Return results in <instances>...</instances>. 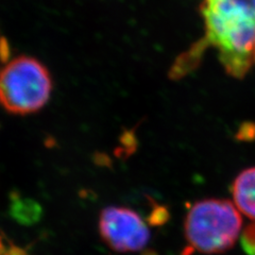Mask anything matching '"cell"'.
I'll return each mask as SVG.
<instances>
[{
  "instance_id": "cell-1",
  "label": "cell",
  "mask_w": 255,
  "mask_h": 255,
  "mask_svg": "<svg viewBox=\"0 0 255 255\" xmlns=\"http://www.w3.org/2000/svg\"><path fill=\"white\" fill-rule=\"evenodd\" d=\"M201 13L204 38L175 63L171 76L187 74L198 54L213 47L228 75L246 77L255 64V0H203Z\"/></svg>"
},
{
  "instance_id": "cell-2",
  "label": "cell",
  "mask_w": 255,
  "mask_h": 255,
  "mask_svg": "<svg viewBox=\"0 0 255 255\" xmlns=\"http://www.w3.org/2000/svg\"><path fill=\"white\" fill-rule=\"evenodd\" d=\"M243 218L233 202L203 199L189 207L184 220L187 242L185 254H220L235 246L241 236Z\"/></svg>"
},
{
  "instance_id": "cell-3",
  "label": "cell",
  "mask_w": 255,
  "mask_h": 255,
  "mask_svg": "<svg viewBox=\"0 0 255 255\" xmlns=\"http://www.w3.org/2000/svg\"><path fill=\"white\" fill-rule=\"evenodd\" d=\"M52 79L38 60L20 55L0 70V106L14 115H30L49 101Z\"/></svg>"
},
{
  "instance_id": "cell-4",
  "label": "cell",
  "mask_w": 255,
  "mask_h": 255,
  "mask_svg": "<svg viewBox=\"0 0 255 255\" xmlns=\"http://www.w3.org/2000/svg\"><path fill=\"white\" fill-rule=\"evenodd\" d=\"M99 232L112 250L121 253L140 251L150 241L146 222L136 212L123 206H108L101 211Z\"/></svg>"
},
{
  "instance_id": "cell-5",
  "label": "cell",
  "mask_w": 255,
  "mask_h": 255,
  "mask_svg": "<svg viewBox=\"0 0 255 255\" xmlns=\"http://www.w3.org/2000/svg\"><path fill=\"white\" fill-rule=\"evenodd\" d=\"M231 191L238 211L255 220V167L239 173L233 182Z\"/></svg>"
},
{
  "instance_id": "cell-6",
  "label": "cell",
  "mask_w": 255,
  "mask_h": 255,
  "mask_svg": "<svg viewBox=\"0 0 255 255\" xmlns=\"http://www.w3.org/2000/svg\"><path fill=\"white\" fill-rule=\"evenodd\" d=\"M9 214L11 218L21 226H34L43 217V207L30 198H22L18 194L10 198Z\"/></svg>"
},
{
  "instance_id": "cell-7",
  "label": "cell",
  "mask_w": 255,
  "mask_h": 255,
  "mask_svg": "<svg viewBox=\"0 0 255 255\" xmlns=\"http://www.w3.org/2000/svg\"><path fill=\"white\" fill-rule=\"evenodd\" d=\"M241 244L247 255H255V220L241 233Z\"/></svg>"
},
{
  "instance_id": "cell-8",
  "label": "cell",
  "mask_w": 255,
  "mask_h": 255,
  "mask_svg": "<svg viewBox=\"0 0 255 255\" xmlns=\"http://www.w3.org/2000/svg\"><path fill=\"white\" fill-rule=\"evenodd\" d=\"M169 219V213L164 206L156 205L148 217V221L152 226H162Z\"/></svg>"
},
{
  "instance_id": "cell-9",
  "label": "cell",
  "mask_w": 255,
  "mask_h": 255,
  "mask_svg": "<svg viewBox=\"0 0 255 255\" xmlns=\"http://www.w3.org/2000/svg\"><path fill=\"white\" fill-rule=\"evenodd\" d=\"M5 255H28V253L25 249L21 248V247L10 244Z\"/></svg>"
},
{
  "instance_id": "cell-10",
  "label": "cell",
  "mask_w": 255,
  "mask_h": 255,
  "mask_svg": "<svg viewBox=\"0 0 255 255\" xmlns=\"http://www.w3.org/2000/svg\"><path fill=\"white\" fill-rule=\"evenodd\" d=\"M7 248H9V245H5L3 239L0 237V255H5Z\"/></svg>"
},
{
  "instance_id": "cell-11",
  "label": "cell",
  "mask_w": 255,
  "mask_h": 255,
  "mask_svg": "<svg viewBox=\"0 0 255 255\" xmlns=\"http://www.w3.org/2000/svg\"><path fill=\"white\" fill-rule=\"evenodd\" d=\"M142 255H157V254L154 253V252H152V251H146Z\"/></svg>"
}]
</instances>
